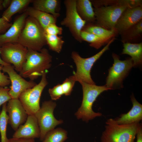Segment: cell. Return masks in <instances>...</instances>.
I'll list each match as a JSON object with an SVG mask.
<instances>
[{
	"label": "cell",
	"mask_w": 142,
	"mask_h": 142,
	"mask_svg": "<svg viewBox=\"0 0 142 142\" xmlns=\"http://www.w3.org/2000/svg\"><path fill=\"white\" fill-rule=\"evenodd\" d=\"M52 60V56L46 48L39 52L28 49L26 60L19 74L33 81L50 68Z\"/></svg>",
	"instance_id": "1"
},
{
	"label": "cell",
	"mask_w": 142,
	"mask_h": 142,
	"mask_svg": "<svg viewBox=\"0 0 142 142\" xmlns=\"http://www.w3.org/2000/svg\"><path fill=\"white\" fill-rule=\"evenodd\" d=\"M44 29L38 21L28 16L18 43L28 49L39 52L47 44Z\"/></svg>",
	"instance_id": "2"
},
{
	"label": "cell",
	"mask_w": 142,
	"mask_h": 142,
	"mask_svg": "<svg viewBox=\"0 0 142 142\" xmlns=\"http://www.w3.org/2000/svg\"><path fill=\"white\" fill-rule=\"evenodd\" d=\"M104 130L101 137V142H134L141 124H118L114 119L110 118L105 122Z\"/></svg>",
	"instance_id": "3"
},
{
	"label": "cell",
	"mask_w": 142,
	"mask_h": 142,
	"mask_svg": "<svg viewBox=\"0 0 142 142\" xmlns=\"http://www.w3.org/2000/svg\"><path fill=\"white\" fill-rule=\"evenodd\" d=\"M83 92L81 105L75 113V115L78 119L88 122L97 117L101 116L102 114L94 111L92 109L93 104L98 97L103 92L109 90L105 85L98 86L80 82Z\"/></svg>",
	"instance_id": "4"
},
{
	"label": "cell",
	"mask_w": 142,
	"mask_h": 142,
	"mask_svg": "<svg viewBox=\"0 0 142 142\" xmlns=\"http://www.w3.org/2000/svg\"><path fill=\"white\" fill-rule=\"evenodd\" d=\"M115 39L114 37L112 38L101 50L89 58H82L78 53L75 51L72 52L71 57L77 68L76 72L74 75L77 81L79 82H82L92 84H95L91 77V69L95 62L106 51L109 49L110 45Z\"/></svg>",
	"instance_id": "5"
},
{
	"label": "cell",
	"mask_w": 142,
	"mask_h": 142,
	"mask_svg": "<svg viewBox=\"0 0 142 142\" xmlns=\"http://www.w3.org/2000/svg\"><path fill=\"white\" fill-rule=\"evenodd\" d=\"M56 105V103L52 100L45 101L43 102L41 107L34 115L39 127L40 132L39 138L42 141L48 132L63 122L62 120L57 119L54 115L53 111Z\"/></svg>",
	"instance_id": "6"
},
{
	"label": "cell",
	"mask_w": 142,
	"mask_h": 142,
	"mask_svg": "<svg viewBox=\"0 0 142 142\" xmlns=\"http://www.w3.org/2000/svg\"><path fill=\"white\" fill-rule=\"evenodd\" d=\"M47 72L42 75L41 80L33 87L23 92L18 99L28 115H34L40 109V100L43 90L48 84Z\"/></svg>",
	"instance_id": "7"
},
{
	"label": "cell",
	"mask_w": 142,
	"mask_h": 142,
	"mask_svg": "<svg viewBox=\"0 0 142 142\" xmlns=\"http://www.w3.org/2000/svg\"><path fill=\"white\" fill-rule=\"evenodd\" d=\"M127 8L118 4L95 8V21L99 26L105 29H115L118 20Z\"/></svg>",
	"instance_id": "8"
},
{
	"label": "cell",
	"mask_w": 142,
	"mask_h": 142,
	"mask_svg": "<svg viewBox=\"0 0 142 142\" xmlns=\"http://www.w3.org/2000/svg\"><path fill=\"white\" fill-rule=\"evenodd\" d=\"M28 49L18 43H6L0 47L1 59L5 63L12 64L15 70L20 72L26 60Z\"/></svg>",
	"instance_id": "9"
},
{
	"label": "cell",
	"mask_w": 142,
	"mask_h": 142,
	"mask_svg": "<svg viewBox=\"0 0 142 142\" xmlns=\"http://www.w3.org/2000/svg\"><path fill=\"white\" fill-rule=\"evenodd\" d=\"M76 1V0L64 1L66 16L60 24L68 28L74 38L79 42H81L82 40L80 33L86 22L81 18L77 11Z\"/></svg>",
	"instance_id": "10"
},
{
	"label": "cell",
	"mask_w": 142,
	"mask_h": 142,
	"mask_svg": "<svg viewBox=\"0 0 142 142\" xmlns=\"http://www.w3.org/2000/svg\"><path fill=\"white\" fill-rule=\"evenodd\" d=\"M112 55L114 63L109 70L105 85L111 90L113 89L114 85L122 83L124 78L133 67L131 58L121 60L116 54L113 53Z\"/></svg>",
	"instance_id": "11"
},
{
	"label": "cell",
	"mask_w": 142,
	"mask_h": 142,
	"mask_svg": "<svg viewBox=\"0 0 142 142\" xmlns=\"http://www.w3.org/2000/svg\"><path fill=\"white\" fill-rule=\"evenodd\" d=\"M2 70L7 73L9 76L11 86L9 93L12 99H18L23 92L37 84L33 81H28L25 79L17 73L14 66L11 65L3 66Z\"/></svg>",
	"instance_id": "12"
},
{
	"label": "cell",
	"mask_w": 142,
	"mask_h": 142,
	"mask_svg": "<svg viewBox=\"0 0 142 142\" xmlns=\"http://www.w3.org/2000/svg\"><path fill=\"white\" fill-rule=\"evenodd\" d=\"M8 123L16 131L26 121L28 115L18 99H11L6 105Z\"/></svg>",
	"instance_id": "13"
},
{
	"label": "cell",
	"mask_w": 142,
	"mask_h": 142,
	"mask_svg": "<svg viewBox=\"0 0 142 142\" xmlns=\"http://www.w3.org/2000/svg\"><path fill=\"white\" fill-rule=\"evenodd\" d=\"M142 20V6L127 8L118 20L115 29L121 33Z\"/></svg>",
	"instance_id": "14"
},
{
	"label": "cell",
	"mask_w": 142,
	"mask_h": 142,
	"mask_svg": "<svg viewBox=\"0 0 142 142\" xmlns=\"http://www.w3.org/2000/svg\"><path fill=\"white\" fill-rule=\"evenodd\" d=\"M40 134L39 127L35 116L29 115L25 123L15 131L12 137L34 139L39 138Z\"/></svg>",
	"instance_id": "15"
},
{
	"label": "cell",
	"mask_w": 142,
	"mask_h": 142,
	"mask_svg": "<svg viewBox=\"0 0 142 142\" xmlns=\"http://www.w3.org/2000/svg\"><path fill=\"white\" fill-rule=\"evenodd\" d=\"M28 16L24 12L18 16L4 33L0 35V47L7 43H18L19 37Z\"/></svg>",
	"instance_id": "16"
},
{
	"label": "cell",
	"mask_w": 142,
	"mask_h": 142,
	"mask_svg": "<svg viewBox=\"0 0 142 142\" xmlns=\"http://www.w3.org/2000/svg\"><path fill=\"white\" fill-rule=\"evenodd\" d=\"M133 106L127 113L121 114L114 119L120 124H126L139 123L142 119V105L136 99L133 94L131 96Z\"/></svg>",
	"instance_id": "17"
},
{
	"label": "cell",
	"mask_w": 142,
	"mask_h": 142,
	"mask_svg": "<svg viewBox=\"0 0 142 142\" xmlns=\"http://www.w3.org/2000/svg\"><path fill=\"white\" fill-rule=\"evenodd\" d=\"M25 12L28 16L34 18L44 29L49 24L56 23L57 18L52 15L37 10L33 7L26 8Z\"/></svg>",
	"instance_id": "18"
},
{
	"label": "cell",
	"mask_w": 142,
	"mask_h": 142,
	"mask_svg": "<svg viewBox=\"0 0 142 142\" xmlns=\"http://www.w3.org/2000/svg\"><path fill=\"white\" fill-rule=\"evenodd\" d=\"M122 54H126L131 57L133 66H138L142 61V43H132L126 42L123 44Z\"/></svg>",
	"instance_id": "19"
},
{
	"label": "cell",
	"mask_w": 142,
	"mask_h": 142,
	"mask_svg": "<svg viewBox=\"0 0 142 142\" xmlns=\"http://www.w3.org/2000/svg\"><path fill=\"white\" fill-rule=\"evenodd\" d=\"M76 8L80 17L86 22H92L95 21L94 9L90 1L77 0Z\"/></svg>",
	"instance_id": "20"
},
{
	"label": "cell",
	"mask_w": 142,
	"mask_h": 142,
	"mask_svg": "<svg viewBox=\"0 0 142 142\" xmlns=\"http://www.w3.org/2000/svg\"><path fill=\"white\" fill-rule=\"evenodd\" d=\"M57 0H34L33 7L40 11L51 14L57 18L60 16L56 11L59 3Z\"/></svg>",
	"instance_id": "21"
},
{
	"label": "cell",
	"mask_w": 142,
	"mask_h": 142,
	"mask_svg": "<svg viewBox=\"0 0 142 142\" xmlns=\"http://www.w3.org/2000/svg\"><path fill=\"white\" fill-rule=\"evenodd\" d=\"M32 0H12L9 6L3 12L2 17L6 21L10 22L13 16L24 9Z\"/></svg>",
	"instance_id": "22"
},
{
	"label": "cell",
	"mask_w": 142,
	"mask_h": 142,
	"mask_svg": "<svg viewBox=\"0 0 142 142\" xmlns=\"http://www.w3.org/2000/svg\"><path fill=\"white\" fill-rule=\"evenodd\" d=\"M67 132L65 130L59 128L48 132L42 142H64L67 138Z\"/></svg>",
	"instance_id": "23"
},
{
	"label": "cell",
	"mask_w": 142,
	"mask_h": 142,
	"mask_svg": "<svg viewBox=\"0 0 142 142\" xmlns=\"http://www.w3.org/2000/svg\"><path fill=\"white\" fill-rule=\"evenodd\" d=\"M82 30L93 33L108 40L113 37L116 31L115 29L108 30L99 26L95 25L88 26Z\"/></svg>",
	"instance_id": "24"
},
{
	"label": "cell",
	"mask_w": 142,
	"mask_h": 142,
	"mask_svg": "<svg viewBox=\"0 0 142 142\" xmlns=\"http://www.w3.org/2000/svg\"><path fill=\"white\" fill-rule=\"evenodd\" d=\"M142 33V20L122 34V40L128 42L141 36Z\"/></svg>",
	"instance_id": "25"
},
{
	"label": "cell",
	"mask_w": 142,
	"mask_h": 142,
	"mask_svg": "<svg viewBox=\"0 0 142 142\" xmlns=\"http://www.w3.org/2000/svg\"><path fill=\"white\" fill-rule=\"evenodd\" d=\"M82 40H84L90 43L91 47L98 49L108 40L99 37L93 33L82 30L80 33Z\"/></svg>",
	"instance_id": "26"
},
{
	"label": "cell",
	"mask_w": 142,
	"mask_h": 142,
	"mask_svg": "<svg viewBox=\"0 0 142 142\" xmlns=\"http://www.w3.org/2000/svg\"><path fill=\"white\" fill-rule=\"evenodd\" d=\"M47 44L51 50L57 53L61 51L64 42L62 37L57 35L45 34Z\"/></svg>",
	"instance_id": "27"
},
{
	"label": "cell",
	"mask_w": 142,
	"mask_h": 142,
	"mask_svg": "<svg viewBox=\"0 0 142 142\" xmlns=\"http://www.w3.org/2000/svg\"><path fill=\"white\" fill-rule=\"evenodd\" d=\"M6 103L2 105V110L0 113V133L1 142H7L8 140L6 135L8 119L6 110Z\"/></svg>",
	"instance_id": "28"
},
{
	"label": "cell",
	"mask_w": 142,
	"mask_h": 142,
	"mask_svg": "<svg viewBox=\"0 0 142 142\" xmlns=\"http://www.w3.org/2000/svg\"><path fill=\"white\" fill-rule=\"evenodd\" d=\"M76 82L77 81L74 75L65 79L61 84L64 94L66 96H68L71 94Z\"/></svg>",
	"instance_id": "29"
},
{
	"label": "cell",
	"mask_w": 142,
	"mask_h": 142,
	"mask_svg": "<svg viewBox=\"0 0 142 142\" xmlns=\"http://www.w3.org/2000/svg\"><path fill=\"white\" fill-rule=\"evenodd\" d=\"M48 92L52 100L59 99L64 94L61 84H58L52 88H49Z\"/></svg>",
	"instance_id": "30"
},
{
	"label": "cell",
	"mask_w": 142,
	"mask_h": 142,
	"mask_svg": "<svg viewBox=\"0 0 142 142\" xmlns=\"http://www.w3.org/2000/svg\"><path fill=\"white\" fill-rule=\"evenodd\" d=\"M45 34L51 35H60L62 33V27L56 25V23L50 24L44 29Z\"/></svg>",
	"instance_id": "31"
},
{
	"label": "cell",
	"mask_w": 142,
	"mask_h": 142,
	"mask_svg": "<svg viewBox=\"0 0 142 142\" xmlns=\"http://www.w3.org/2000/svg\"><path fill=\"white\" fill-rule=\"evenodd\" d=\"M10 89L0 87V107L11 99L9 94Z\"/></svg>",
	"instance_id": "32"
},
{
	"label": "cell",
	"mask_w": 142,
	"mask_h": 142,
	"mask_svg": "<svg viewBox=\"0 0 142 142\" xmlns=\"http://www.w3.org/2000/svg\"><path fill=\"white\" fill-rule=\"evenodd\" d=\"M120 3L121 5L125 6L127 8H130L142 6V0H121Z\"/></svg>",
	"instance_id": "33"
},
{
	"label": "cell",
	"mask_w": 142,
	"mask_h": 142,
	"mask_svg": "<svg viewBox=\"0 0 142 142\" xmlns=\"http://www.w3.org/2000/svg\"><path fill=\"white\" fill-rule=\"evenodd\" d=\"M12 23L2 17L0 18V35L4 33L10 27Z\"/></svg>",
	"instance_id": "34"
},
{
	"label": "cell",
	"mask_w": 142,
	"mask_h": 142,
	"mask_svg": "<svg viewBox=\"0 0 142 142\" xmlns=\"http://www.w3.org/2000/svg\"><path fill=\"white\" fill-rule=\"evenodd\" d=\"M3 66L0 65V87H4L11 83L9 77L1 72Z\"/></svg>",
	"instance_id": "35"
},
{
	"label": "cell",
	"mask_w": 142,
	"mask_h": 142,
	"mask_svg": "<svg viewBox=\"0 0 142 142\" xmlns=\"http://www.w3.org/2000/svg\"><path fill=\"white\" fill-rule=\"evenodd\" d=\"M7 142H35L34 139L12 137L8 139Z\"/></svg>",
	"instance_id": "36"
},
{
	"label": "cell",
	"mask_w": 142,
	"mask_h": 142,
	"mask_svg": "<svg viewBox=\"0 0 142 142\" xmlns=\"http://www.w3.org/2000/svg\"><path fill=\"white\" fill-rule=\"evenodd\" d=\"M136 136V142H142V126L141 123L138 129Z\"/></svg>",
	"instance_id": "37"
},
{
	"label": "cell",
	"mask_w": 142,
	"mask_h": 142,
	"mask_svg": "<svg viewBox=\"0 0 142 142\" xmlns=\"http://www.w3.org/2000/svg\"><path fill=\"white\" fill-rule=\"evenodd\" d=\"M11 1V0H3L2 6L3 8H7L10 5Z\"/></svg>",
	"instance_id": "38"
},
{
	"label": "cell",
	"mask_w": 142,
	"mask_h": 142,
	"mask_svg": "<svg viewBox=\"0 0 142 142\" xmlns=\"http://www.w3.org/2000/svg\"><path fill=\"white\" fill-rule=\"evenodd\" d=\"M9 64H7L6 63L4 62L1 59V58L0 57V65H2L3 66H6L8 65Z\"/></svg>",
	"instance_id": "39"
},
{
	"label": "cell",
	"mask_w": 142,
	"mask_h": 142,
	"mask_svg": "<svg viewBox=\"0 0 142 142\" xmlns=\"http://www.w3.org/2000/svg\"><path fill=\"white\" fill-rule=\"evenodd\" d=\"M3 1V0H0V11L4 9L2 6Z\"/></svg>",
	"instance_id": "40"
},
{
	"label": "cell",
	"mask_w": 142,
	"mask_h": 142,
	"mask_svg": "<svg viewBox=\"0 0 142 142\" xmlns=\"http://www.w3.org/2000/svg\"></svg>",
	"instance_id": "41"
}]
</instances>
